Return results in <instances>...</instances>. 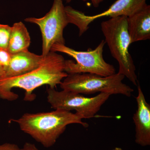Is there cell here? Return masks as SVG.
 Segmentation results:
<instances>
[{"mask_svg":"<svg viewBox=\"0 0 150 150\" xmlns=\"http://www.w3.org/2000/svg\"><path fill=\"white\" fill-rule=\"evenodd\" d=\"M65 61L62 55L51 51L35 69L17 76L1 78L0 98L10 101L18 99V95L12 90L18 88L25 91L24 100L31 101L35 97L33 92L38 88L46 85L55 88L68 76L64 71Z\"/></svg>","mask_w":150,"mask_h":150,"instance_id":"1","label":"cell"},{"mask_svg":"<svg viewBox=\"0 0 150 150\" xmlns=\"http://www.w3.org/2000/svg\"><path fill=\"white\" fill-rule=\"evenodd\" d=\"M82 119L77 113L56 109L49 112L25 113L18 119L10 121L16 122L21 131L48 148L56 143L68 125L77 123L87 128L88 124Z\"/></svg>","mask_w":150,"mask_h":150,"instance_id":"2","label":"cell"},{"mask_svg":"<svg viewBox=\"0 0 150 150\" xmlns=\"http://www.w3.org/2000/svg\"><path fill=\"white\" fill-rule=\"evenodd\" d=\"M104 35L110 54L119 65L118 74L126 77L134 85H138L136 68L129 52L131 44L127 26V17L110 18L101 23Z\"/></svg>","mask_w":150,"mask_h":150,"instance_id":"3","label":"cell"},{"mask_svg":"<svg viewBox=\"0 0 150 150\" xmlns=\"http://www.w3.org/2000/svg\"><path fill=\"white\" fill-rule=\"evenodd\" d=\"M125 77L118 73L106 77L90 73L70 74L60 85L63 90L81 94L103 93L129 97L134 90L122 82Z\"/></svg>","mask_w":150,"mask_h":150,"instance_id":"4","label":"cell"},{"mask_svg":"<svg viewBox=\"0 0 150 150\" xmlns=\"http://www.w3.org/2000/svg\"><path fill=\"white\" fill-rule=\"evenodd\" d=\"M105 44L102 40L94 49L86 51H77L65 44L55 43L50 52L64 53L76 60H65L64 71L68 74L90 73L102 76H108L115 74L114 66L105 62L103 57V48Z\"/></svg>","mask_w":150,"mask_h":150,"instance_id":"5","label":"cell"},{"mask_svg":"<svg viewBox=\"0 0 150 150\" xmlns=\"http://www.w3.org/2000/svg\"><path fill=\"white\" fill-rule=\"evenodd\" d=\"M47 92V100L52 108L69 111L76 110V113L82 119L94 117L111 95L100 93L96 96L89 98L72 92L57 91L50 88Z\"/></svg>","mask_w":150,"mask_h":150,"instance_id":"6","label":"cell"},{"mask_svg":"<svg viewBox=\"0 0 150 150\" xmlns=\"http://www.w3.org/2000/svg\"><path fill=\"white\" fill-rule=\"evenodd\" d=\"M25 21L37 24L40 28L43 40L42 54L46 57L55 43L65 44L64 30L69 24L63 0H54L52 7L43 17H30Z\"/></svg>","mask_w":150,"mask_h":150,"instance_id":"7","label":"cell"},{"mask_svg":"<svg viewBox=\"0 0 150 150\" xmlns=\"http://www.w3.org/2000/svg\"><path fill=\"white\" fill-rule=\"evenodd\" d=\"M147 0H116L107 10L93 16L86 15L82 12L77 10L70 6L65 7L69 23L76 25L81 36L89 28V25L97 19L104 17L110 18L125 16L129 17L143 8Z\"/></svg>","mask_w":150,"mask_h":150,"instance_id":"8","label":"cell"},{"mask_svg":"<svg viewBox=\"0 0 150 150\" xmlns=\"http://www.w3.org/2000/svg\"><path fill=\"white\" fill-rule=\"evenodd\" d=\"M136 98L137 109L133 115L135 126V142L142 146L150 145V105L146 100L139 82Z\"/></svg>","mask_w":150,"mask_h":150,"instance_id":"9","label":"cell"},{"mask_svg":"<svg viewBox=\"0 0 150 150\" xmlns=\"http://www.w3.org/2000/svg\"><path fill=\"white\" fill-rule=\"evenodd\" d=\"M45 57L28 51L12 54L8 66L4 68L2 78L12 77L29 72L39 67Z\"/></svg>","mask_w":150,"mask_h":150,"instance_id":"10","label":"cell"},{"mask_svg":"<svg viewBox=\"0 0 150 150\" xmlns=\"http://www.w3.org/2000/svg\"><path fill=\"white\" fill-rule=\"evenodd\" d=\"M127 26L131 43L150 39V6L127 17Z\"/></svg>","mask_w":150,"mask_h":150,"instance_id":"11","label":"cell"},{"mask_svg":"<svg viewBox=\"0 0 150 150\" xmlns=\"http://www.w3.org/2000/svg\"><path fill=\"white\" fill-rule=\"evenodd\" d=\"M30 43L29 33L22 22L16 23L11 26L8 51L14 54L28 51Z\"/></svg>","mask_w":150,"mask_h":150,"instance_id":"12","label":"cell"},{"mask_svg":"<svg viewBox=\"0 0 150 150\" xmlns=\"http://www.w3.org/2000/svg\"><path fill=\"white\" fill-rule=\"evenodd\" d=\"M11 30L9 25L0 24V50L8 51Z\"/></svg>","mask_w":150,"mask_h":150,"instance_id":"13","label":"cell"},{"mask_svg":"<svg viewBox=\"0 0 150 150\" xmlns=\"http://www.w3.org/2000/svg\"><path fill=\"white\" fill-rule=\"evenodd\" d=\"M11 57V54L8 51L0 50V64L4 67L8 66Z\"/></svg>","mask_w":150,"mask_h":150,"instance_id":"14","label":"cell"},{"mask_svg":"<svg viewBox=\"0 0 150 150\" xmlns=\"http://www.w3.org/2000/svg\"><path fill=\"white\" fill-rule=\"evenodd\" d=\"M0 150H21V149L15 144L6 143L0 145Z\"/></svg>","mask_w":150,"mask_h":150,"instance_id":"15","label":"cell"},{"mask_svg":"<svg viewBox=\"0 0 150 150\" xmlns=\"http://www.w3.org/2000/svg\"><path fill=\"white\" fill-rule=\"evenodd\" d=\"M21 150H39L35 145L30 143H26L24 144L23 147Z\"/></svg>","mask_w":150,"mask_h":150,"instance_id":"16","label":"cell"},{"mask_svg":"<svg viewBox=\"0 0 150 150\" xmlns=\"http://www.w3.org/2000/svg\"><path fill=\"white\" fill-rule=\"evenodd\" d=\"M84 2L90 1L94 7L97 8L99 6L100 4L103 2L104 0H82Z\"/></svg>","mask_w":150,"mask_h":150,"instance_id":"17","label":"cell"},{"mask_svg":"<svg viewBox=\"0 0 150 150\" xmlns=\"http://www.w3.org/2000/svg\"><path fill=\"white\" fill-rule=\"evenodd\" d=\"M4 67L0 64V79L3 77V76H4Z\"/></svg>","mask_w":150,"mask_h":150,"instance_id":"18","label":"cell"},{"mask_svg":"<svg viewBox=\"0 0 150 150\" xmlns=\"http://www.w3.org/2000/svg\"><path fill=\"white\" fill-rule=\"evenodd\" d=\"M123 150L122 149H121V148L119 147H116L115 148V149H113V150Z\"/></svg>","mask_w":150,"mask_h":150,"instance_id":"19","label":"cell"},{"mask_svg":"<svg viewBox=\"0 0 150 150\" xmlns=\"http://www.w3.org/2000/svg\"><path fill=\"white\" fill-rule=\"evenodd\" d=\"M71 1L72 0H66V3H67V4H68V3H70Z\"/></svg>","mask_w":150,"mask_h":150,"instance_id":"20","label":"cell"}]
</instances>
